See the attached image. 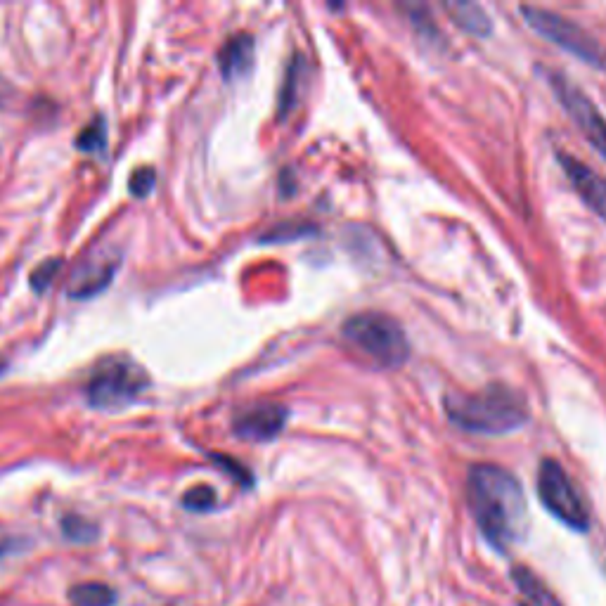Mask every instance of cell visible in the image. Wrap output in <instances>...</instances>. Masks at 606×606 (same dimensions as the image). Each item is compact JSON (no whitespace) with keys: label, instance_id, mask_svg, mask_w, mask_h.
<instances>
[{"label":"cell","instance_id":"6da1fadb","mask_svg":"<svg viewBox=\"0 0 606 606\" xmlns=\"http://www.w3.org/2000/svg\"><path fill=\"white\" fill-rule=\"evenodd\" d=\"M467 498L476 524L495 550L519 543L528 524L526 498L519 481L495 464H476L469 472Z\"/></svg>","mask_w":606,"mask_h":606},{"label":"cell","instance_id":"7a4b0ae2","mask_svg":"<svg viewBox=\"0 0 606 606\" xmlns=\"http://www.w3.org/2000/svg\"><path fill=\"white\" fill-rule=\"evenodd\" d=\"M448 419L472 434H507L526 422L524 398L507 386L493 384L476 393L446 398Z\"/></svg>","mask_w":606,"mask_h":606},{"label":"cell","instance_id":"3957f363","mask_svg":"<svg viewBox=\"0 0 606 606\" xmlns=\"http://www.w3.org/2000/svg\"><path fill=\"white\" fill-rule=\"evenodd\" d=\"M344 339L379 367H401L410 346L396 320L384 313H358L344 322Z\"/></svg>","mask_w":606,"mask_h":606},{"label":"cell","instance_id":"277c9868","mask_svg":"<svg viewBox=\"0 0 606 606\" xmlns=\"http://www.w3.org/2000/svg\"><path fill=\"white\" fill-rule=\"evenodd\" d=\"M538 495L547 507V512L554 514L573 531H588L590 514L583 498L573 486L571 476L557 460H543L538 469Z\"/></svg>","mask_w":606,"mask_h":606},{"label":"cell","instance_id":"5b68a950","mask_svg":"<svg viewBox=\"0 0 606 606\" xmlns=\"http://www.w3.org/2000/svg\"><path fill=\"white\" fill-rule=\"evenodd\" d=\"M147 389V375L126 360H107L88 384V401L95 408H119Z\"/></svg>","mask_w":606,"mask_h":606},{"label":"cell","instance_id":"8992f818","mask_svg":"<svg viewBox=\"0 0 606 606\" xmlns=\"http://www.w3.org/2000/svg\"><path fill=\"white\" fill-rule=\"evenodd\" d=\"M521 15H524L526 24L533 31H538L547 41L557 43L559 48L569 50L578 60L595 64V67H602L604 64V53L602 48H599V43H595V38L585 34L578 24L540 8H521Z\"/></svg>","mask_w":606,"mask_h":606},{"label":"cell","instance_id":"52a82bcc","mask_svg":"<svg viewBox=\"0 0 606 606\" xmlns=\"http://www.w3.org/2000/svg\"><path fill=\"white\" fill-rule=\"evenodd\" d=\"M550 83L557 93V98L562 100L566 112L571 114V119L576 121V126L583 131L588 143L606 159V119L599 112L588 95L580 90L576 83H571L564 74H550Z\"/></svg>","mask_w":606,"mask_h":606},{"label":"cell","instance_id":"ba28073f","mask_svg":"<svg viewBox=\"0 0 606 606\" xmlns=\"http://www.w3.org/2000/svg\"><path fill=\"white\" fill-rule=\"evenodd\" d=\"M287 422V408L280 403L251 405L235 417V434L244 441H270L280 434Z\"/></svg>","mask_w":606,"mask_h":606},{"label":"cell","instance_id":"9c48e42d","mask_svg":"<svg viewBox=\"0 0 606 606\" xmlns=\"http://www.w3.org/2000/svg\"><path fill=\"white\" fill-rule=\"evenodd\" d=\"M559 161H562L566 178L571 180L580 199L606 221V178L585 166L583 161L569 157V154H559Z\"/></svg>","mask_w":606,"mask_h":606},{"label":"cell","instance_id":"30bf717a","mask_svg":"<svg viewBox=\"0 0 606 606\" xmlns=\"http://www.w3.org/2000/svg\"><path fill=\"white\" fill-rule=\"evenodd\" d=\"M114 273H116L114 261L86 263V266H81L74 273L72 285H69V296H74V299H90V296L100 294L102 289L109 285Z\"/></svg>","mask_w":606,"mask_h":606},{"label":"cell","instance_id":"8fae6325","mask_svg":"<svg viewBox=\"0 0 606 606\" xmlns=\"http://www.w3.org/2000/svg\"><path fill=\"white\" fill-rule=\"evenodd\" d=\"M251 60H254V41L247 34L232 36L218 53V64H221L225 79H235V76L249 72Z\"/></svg>","mask_w":606,"mask_h":606},{"label":"cell","instance_id":"7c38bea8","mask_svg":"<svg viewBox=\"0 0 606 606\" xmlns=\"http://www.w3.org/2000/svg\"><path fill=\"white\" fill-rule=\"evenodd\" d=\"M512 576L519 592L524 595V606H559L552 592L547 590L531 571L524 569V566H521V569H514Z\"/></svg>","mask_w":606,"mask_h":606},{"label":"cell","instance_id":"4fadbf2b","mask_svg":"<svg viewBox=\"0 0 606 606\" xmlns=\"http://www.w3.org/2000/svg\"><path fill=\"white\" fill-rule=\"evenodd\" d=\"M69 599L74 606H112L114 590L105 583H79L69 590Z\"/></svg>","mask_w":606,"mask_h":606},{"label":"cell","instance_id":"5bb4252c","mask_svg":"<svg viewBox=\"0 0 606 606\" xmlns=\"http://www.w3.org/2000/svg\"><path fill=\"white\" fill-rule=\"evenodd\" d=\"M450 15L462 29L472 31V34H488L491 31V19H488L486 12H483L479 5L472 3H460V5H450Z\"/></svg>","mask_w":606,"mask_h":606},{"label":"cell","instance_id":"9a60e30c","mask_svg":"<svg viewBox=\"0 0 606 606\" xmlns=\"http://www.w3.org/2000/svg\"><path fill=\"white\" fill-rule=\"evenodd\" d=\"M105 145H107V124L102 116H98V119H93L86 128H83L79 138H76V147H79L81 152H100L105 150Z\"/></svg>","mask_w":606,"mask_h":606},{"label":"cell","instance_id":"2e32d148","mask_svg":"<svg viewBox=\"0 0 606 606\" xmlns=\"http://www.w3.org/2000/svg\"><path fill=\"white\" fill-rule=\"evenodd\" d=\"M62 533L72 543H93L98 538V526L83 517H64Z\"/></svg>","mask_w":606,"mask_h":606},{"label":"cell","instance_id":"e0dca14e","mask_svg":"<svg viewBox=\"0 0 606 606\" xmlns=\"http://www.w3.org/2000/svg\"><path fill=\"white\" fill-rule=\"evenodd\" d=\"M183 507L190 512H209L216 507V491L211 486H195L183 495Z\"/></svg>","mask_w":606,"mask_h":606},{"label":"cell","instance_id":"ac0fdd59","mask_svg":"<svg viewBox=\"0 0 606 606\" xmlns=\"http://www.w3.org/2000/svg\"><path fill=\"white\" fill-rule=\"evenodd\" d=\"M62 259H48V261H43L41 266H38L34 273L29 275V285H31V289H34V292H45V289H48L50 285H53V280H55V275L60 273V268H62Z\"/></svg>","mask_w":606,"mask_h":606},{"label":"cell","instance_id":"d6986e66","mask_svg":"<svg viewBox=\"0 0 606 606\" xmlns=\"http://www.w3.org/2000/svg\"><path fill=\"white\" fill-rule=\"evenodd\" d=\"M154 183H157V173H154V169H150V166H140L131 176V180H128V190H131L133 197L143 199L150 195Z\"/></svg>","mask_w":606,"mask_h":606},{"label":"cell","instance_id":"ffe728a7","mask_svg":"<svg viewBox=\"0 0 606 606\" xmlns=\"http://www.w3.org/2000/svg\"><path fill=\"white\" fill-rule=\"evenodd\" d=\"M214 460L221 464V467L228 469V472L235 476V479H240L242 483H249V472H244V469L240 467V464H235L232 460H228V457H221V455H214Z\"/></svg>","mask_w":606,"mask_h":606}]
</instances>
